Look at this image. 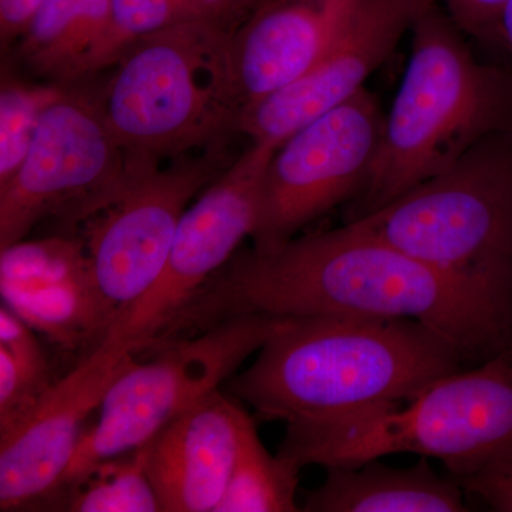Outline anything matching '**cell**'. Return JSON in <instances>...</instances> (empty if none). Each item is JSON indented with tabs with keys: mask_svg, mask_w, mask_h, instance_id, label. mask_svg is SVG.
<instances>
[{
	"mask_svg": "<svg viewBox=\"0 0 512 512\" xmlns=\"http://www.w3.org/2000/svg\"><path fill=\"white\" fill-rule=\"evenodd\" d=\"M248 315L416 320L474 365L512 350V309L348 222L271 251L237 252L156 343Z\"/></svg>",
	"mask_w": 512,
	"mask_h": 512,
	"instance_id": "obj_1",
	"label": "cell"
},
{
	"mask_svg": "<svg viewBox=\"0 0 512 512\" xmlns=\"http://www.w3.org/2000/svg\"><path fill=\"white\" fill-rule=\"evenodd\" d=\"M464 365L416 320L302 316L266 340L228 389L264 419L329 420L406 402Z\"/></svg>",
	"mask_w": 512,
	"mask_h": 512,
	"instance_id": "obj_2",
	"label": "cell"
},
{
	"mask_svg": "<svg viewBox=\"0 0 512 512\" xmlns=\"http://www.w3.org/2000/svg\"><path fill=\"white\" fill-rule=\"evenodd\" d=\"M409 64L352 220L446 170L485 137L512 128V74L480 62L439 2L414 22Z\"/></svg>",
	"mask_w": 512,
	"mask_h": 512,
	"instance_id": "obj_3",
	"label": "cell"
},
{
	"mask_svg": "<svg viewBox=\"0 0 512 512\" xmlns=\"http://www.w3.org/2000/svg\"><path fill=\"white\" fill-rule=\"evenodd\" d=\"M234 32L210 19H185L141 37L113 66L99 103L111 133L136 163L220 146L239 133Z\"/></svg>",
	"mask_w": 512,
	"mask_h": 512,
	"instance_id": "obj_4",
	"label": "cell"
},
{
	"mask_svg": "<svg viewBox=\"0 0 512 512\" xmlns=\"http://www.w3.org/2000/svg\"><path fill=\"white\" fill-rule=\"evenodd\" d=\"M512 448V350L457 370L412 399L329 420L289 421L278 456L306 466H357L416 454L454 478Z\"/></svg>",
	"mask_w": 512,
	"mask_h": 512,
	"instance_id": "obj_5",
	"label": "cell"
},
{
	"mask_svg": "<svg viewBox=\"0 0 512 512\" xmlns=\"http://www.w3.org/2000/svg\"><path fill=\"white\" fill-rule=\"evenodd\" d=\"M348 224L512 309V128Z\"/></svg>",
	"mask_w": 512,
	"mask_h": 512,
	"instance_id": "obj_6",
	"label": "cell"
},
{
	"mask_svg": "<svg viewBox=\"0 0 512 512\" xmlns=\"http://www.w3.org/2000/svg\"><path fill=\"white\" fill-rule=\"evenodd\" d=\"M288 319L238 316L158 345L144 362L134 359L110 384L99 421L84 431L50 505L97 464L143 447L171 421L220 390Z\"/></svg>",
	"mask_w": 512,
	"mask_h": 512,
	"instance_id": "obj_7",
	"label": "cell"
},
{
	"mask_svg": "<svg viewBox=\"0 0 512 512\" xmlns=\"http://www.w3.org/2000/svg\"><path fill=\"white\" fill-rule=\"evenodd\" d=\"M153 168L121 147L99 100L57 90L40 111L25 160L0 185V251L49 218L80 224L131 178Z\"/></svg>",
	"mask_w": 512,
	"mask_h": 512,
	"instance_id": "obj_8",
	"label": "cell"
},
{
	"mask_svg": "<svg viewBox=\"0 0 512 512\" xmlns=\"http://www.w3.org/2000/svg\"><path fill=\"white\" fill-rule=\"evenodd\" d=\"M225 161L217 146L170 167L158 165L80 222V242L111 330L156 285L188 205L231 164Z\"/></svg>",
	"mask_w": 512,
	"mask_h": 512,
	"instance_id": "obj_9",
	"label": "cell"
},
{
	"mask_svg": "<svg viewBox=\"0 0 512 512\" xmlns=\"http://www.w3.org/2000/svg\"><path fill=\"white\" fill-rule=\"evenodd\" d=\"M384 114L360 90L279 144L262 181L252 248L271 251L323 214L355 200L372 173Z\"/></svg>",
	"mask_w": 512,
	"mask_h": 512,
	"instance_id": "obj_10",
	"label": "cell"
},
{
	"mask_svg": "<svg viewBox=\"0 0 512 512\" xmlns=\"http://www.w3.org/2000/svg\"><path fill=\"white\" fill-rule=\"evenodd\" d=\"M254 143L188 207L163 274L106 339L134 355L147 352L165 326L251 238L258 220L262 181L276 148Z\"/></svg>",
	"mask_w": 512,
	"mask_h": 512,
	"instance_id": "obj_11",
	"label": "cell"
},
{
	"mask_svg": "<svg viewBox=\"0 0 512 512\" xmlns=\"http://www.w3.org/2000/svg\"><path fill=\"white\" fill-rule=\"evenodd\" d=\"M136 355L103 343L57 380L13 429L0 434V511L53 503L72 464L87 417Z\"/></svg>",
	"mask_w": 512,
	"mask_h": 512,
	"instance_id": "obj_12",
	"label": "cell"
},
{
	"mask_svg": "<svg viewBox=\"0 0 512 512\" xmlns=\"http://www.w3.org/2000/svg\"><path fill=\"white\" fill-rule=\"evenodd\" d=\"M439 0H362L348 26L308 73L242 114L239 134L254 143H284L360 90Z\"/></svg>",
	"mask_w": 512,
	"mask_h": 512,
	"instance_id": "obj_13",
	"label": "cell"
},
{
	"mask_svg": "<svg viewBox=\"0 0 512 512\" xmlns=\"http://www.w3.org/2000/svg\"><path fill=\"white\" fill-rule=\"evenodd\" d=\"M3 305L33 330L67 350L92 355L109 338L111 320L101 303L82 242L2 252Z\"/></svg>",
	"mask_w": 512,
	"mask_h": 512,
	"instance_id": "obj_14",
	"label": "cell"
},
{
	"mask_svg": "<svg viewBox=\"0 0 512 512\" xmlns=\"http://www.w3.org/2000/svg\"><path fill=\"white\" fill-rule=\"evenodd\" d=\"M248 414L221 390L147 443V473L163 512H215L227 490Z\"/></svg>",
	"mask_w": 512,
	"mask_h": 512,
	"instance_id": "obj_15",
	"label": "cell"
},
{
	"mask_svg": "<svg viewBox=\"0 0 512 512\" xmlns=\"http://www.w3.org/2000/svg\"><path fill=\"white\" fill-rule=\"evenodd\" d=\"M360 2L281 0L256 9L232 35L245 110L308 73L348 26Z\"/></svg>",
	"mask_w": 512,
	"mask_h": 512,
	"instance_id": "obj_16",
	"label": "cell"
},
{
	"mask_svg": "<svg viewBox=\"0 0 512 512\" xmlns=\"http://www.w3.org/2000/svg\"><path fill=\"white\" fill-rule=\"evenodd\" d=\"M306 512H466L464 488L436 473L429 458L393 467L383 458L357 466L328 467L325 480L308 491Z\"/></svg>",
	"mask_w": 512,
	"mask_h": 512,
	"instance_id": "obj_17",
	"label": "cell"
},
{
	"mask_svg": "<svg viewBox=\"0 0 512 512\" xmlns=\"http://www.w3.org/2000/svg\"><path fill=\"white\" fill-rule=\"evenodd\" d=\"M111 0H45L25 35L19 57L39 77L69 83L87 76L109 20Z\"/></svg>",
	"mask_w": 512,
	"mask_h": 512,
	"instance_id": "obj_18",
	"label": "cell"
},
{
	"mask_svg": "<svg viewBox=\"0 0 512 512\" xmlns=\"http://www.w3.org/2000/svg\"><path fill=\"white\" fill-rule=\"evenodd\" d=\"M299 468L266 450L254 421L242 429L237 460L215 512H295Z\"/></svg>",
	"mask_w": 512,
	"mask_h": 512,
	"instance_id": "obj_19",
	"label": "cell"
},
{
	"mask_svg": "<svg viewBox=\"0 0 512 512\" xmlns=\"http://www.w3.org/2000/svg\"><path fill=\"white\" fill-rule=\"evenodd\" d=\"M57 382V380H56ZM35 330L0 308V434L16 426L56 383Z\"/></svg>",
	"mask_w": 512,
	"mask_h": 512,
	"instance_id": "obj_20",
	"label": "cell"
},
{
	"mask_svg": "<svg viewBox=\"0 0 512 512\" xmlns=\"http://www.w3.org/2000/svg\"><path fill=\"white\" fill-rule=\"evenodd\" d=\"M53 507L70 512H160L147 473V444L97 464L63 491Z\"/></svg>",
	"mask_w": 512,
	"mask_h": 512,
	"instance_id": "obj_21",
	"label": "cell"
},
{
	"mask_svg": "<svg viewBox=\"0 0 512 512\" xmlns=\"http://www.w3.org/2000/svg\"><path fill=\"white\" fill-rule=\"evenodd\" d=\"M185 19L175 0H111L109 20L87 74L113 66L141 37Z\"/></svg>",
	"mask_w": 512,
	"mask_h": 512,
	"instance_id": "obj_22",
	"label": "cell"
},
{
	"mask_svg": "<svg viewBox=\"0 0 512 512\" xmlns=\"http://www.w3.org/2000/svg\"><path fill=\"white\" fill-rule=\"evenodd\" d=\"M57 89L3 84L0 96V185L18 171L35 136L40 111Z\"/></svg>",
	"mask_w": 512,
	"mask_h": 512,
	"instance_id": "obj_23",
	"label": "cell"
},
{
	"mask_svg": "<svg viewBox=\"0 0 512 512\" xmlns=\"http://www.w3.org/2000/svg\"><path fill=\"white\" fill-rule=\"evenodd\" d=\"M456 481L466 493L476 495L490 510L512 512V448Z\"/></svg>",
	"mask_w": 512,
	"mask_h": 512,
	"instance_id": "obj_24",
	"label": "cell"
},
{
	"mask_svg": "<svg viewBox=\"0 0 512 512\" xmlns=\"http://www.w3.org/2000/svg\"><path fill=\"white\" fill-rule=\"evenodd\" d=\"M454 23L483 43L497 42L498 25L508 0H439Z\"/></svg>",
	"mask_w": 512,
	"mask_h": 512,
	"instance_id": "obj_25",
	"label": "cell"
},
{
	"mask_svg": "<svg viewBox=\"0 0 512 512\" xmlns=\"http://www.w3.org/2000/svg\"><path fill=\"white\" fill-rule=\"evenodd\" d=\"M45 0H0V39L2 46L25 35Z\"/></svg>",
	"mask_w": 512,
	"mask_h": 512,
	"instance_id": "obj_26",
	"label": "cell"
},
{
	"mask_svg": "<svg viewBox=\"0 0 512 512\" xmlns=\"http://www.w3.org/2000/svg\"><path fill=\"white\" fill-rule=\"evenodd\" d=\"M208 19L221 23L231 32L239 29V20L232 0H200Z\"/></svg>",
	"mask_w": 512,
	"mask_h": 512,
	"instance_id": "obj_27",
	"label": "cell"
},
{
	"mask_svg": "<svg viewBox=\"0 0 512 512\" xmlns=\"http://www.w3.org/2000/svg\"><path fill=\"white\" fill-rule=\"evenodd\" d=\"M495 45L503 47L512 60V0H508L501 15Z\"/></svg>",
	"mask_w": 512,
	"mask_h": 512,
	"instance_id": "obj_28",
	"label": "cell"
},
{
	"mask_svg": "<svg viewBox=\"0 0 512 512\" xmlns=\"http://www.w3.org/2000/svg\"><path fill=\"white\" fill-rule=\"evenodd\" d=\"M232 2H234L235 13L239 20V28H241L251 18L252 13L255 12L262 0H232Z\"/></svg>",
	"mask_w": 512,
	"mask_h": 512,
	"instance_id": "obj_29",
	"label": "cell"
},
{
	"mask_svg": "<svg viewBox=\"0 0 512 512\" xmlns=\"http://www.w3.org/2000/svg\"><path fill=\"white\" fill-rule=\"evenodd\" d=\"M175 3L180 6V9L183 10L184 15L188 19H208L200 0H175Z\"/></svg>",
	"mask_w": 512,
	"mask_h": 512,
	"instance_id": "obj_30",
	"label": "cell"
},
{
	"mask_svg": "<svg viewBox=\"0 0 512 512\" xmlns=\"http://www.w3.org/2000/svg\"><path fill=\"white\" fill-rule=\"evenodd\" d=\"M278 2H281V0H262V2L259 3L258 8H256V9L264 8V6H268V5H274V3H278Z\"/></svg>",
	"mask_w": 512,
	"mask_h": 512,
	"instance_id": "obj_31",
	"label": "cell"
}]
</instances>
